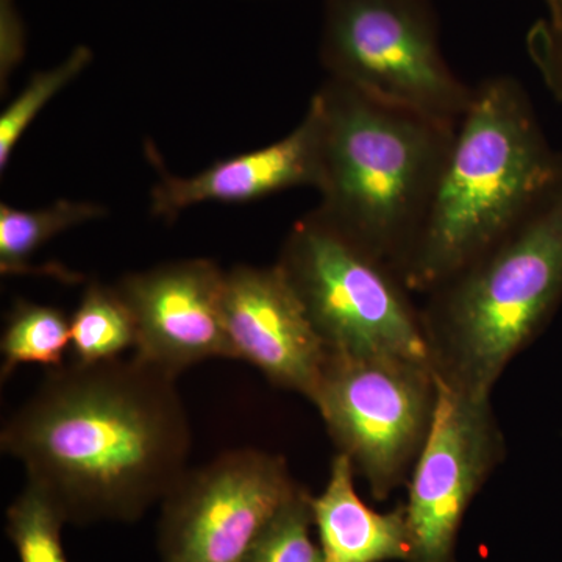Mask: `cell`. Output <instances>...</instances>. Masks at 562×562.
<instances>
[{
  "label": "cell",
  "instance_id": "obj_19",
  "mask_svg": "<svg viewBox=\"0 0 562 562\" xmlns=\"http://www.w3.org/2000/svg\"><path fill=\"white\" fill-rule=\"evenodd\" d=\"M312 497L301 486L265 528L244 562H324L321 546L312 538Z\"/></svg>",
  "mask_w": 562,
  "mask_h": 562
},
{
  "label": "cell",
  "instance_id": "obj_16",
  "mask_svg": "<svg viewBox=\"0 0 562 562\" xmlns=\"http://www.w3.org/2000/svg\"><path fill=\"white\" fill-rule=\"evenodd\" d=\"M70 347V317L55 306L20 299L7 314L0 341L2 382L21 364H41L55 369L65 366Z\"/></svg>",
  "mask_w": 562,
  "mask_h": 562
},
{
  "label": "cell",
  "instance_id": "obj_22",
  "mask_svg": "<svg viewBox=\"0 0 562 562\" xmlns=\"http://www.w3.org/2000/svg\"><path fill=\"white\" fill-rule=\"evenodd\" d=\"M543 2H546V3H547V2H550V0H543Z\"/></svg>",
  "mask_w": 562,
  "mask_h": 562
},
{
  "label": "cell",
  "instance_id": "obj_7",
  "mask_svg": "<svg viewBox=\"0 0 562 562\" xmlns=\"http://www.w3.org/2000/svg\"><path fill=\"white\" fill-rule=\"evenodd\" d=\"M312 402L373 498L408 484L438 402L431 366L390 355H328Z\"/></svg>",
  "mask_w": 562,
  "mask_h": 562
},
{
  "label": "cell",
  "instance_id": "obj_9",
  "mask_svg": "<svg viewBox=\"0 0 562 562\" xmlns=\"http://www.w3.org/2000/svg\"><path fill=\"white\" fill-rule=\"evenodd\" d=\"M505 457L491 395L457 390L438 379L430 432L408 480V562H457L465 512Z\"/></svg>",
  "mask_w": 562,
  "mask_h": 562
},
{
  "label": "cell",
  "instance_id": "obj_4",
  "mask_svg": "<svg viewBox=\"0 0 562 562\" xmlns=\"http://www.w3.org/2000/svg\"><path fill=\"white\" fill-rule=\"evenodd\" d=\"M425 295L436 375L491 395L562 303V177L516 227Z\"/></svg>",
  "mask_w": 562,
  "mask_h": 562
},
{
  "label": "cell",
  "instance_id": "obj_14",
  "mask_svg": "<svg viewBox=\"0 0 562 562\" xmlns=\"http://www.w3.org/2000/svg\"><path fill=\"white\" fill-rule=\"evenodd\" d=\"M105 214V206L99 203L69 199L38 210L0 203V272L3 277L40 276L32 260L46 244Z\"/></svg>",
  "mask_w": 562,
  "mask_h": 562
},
{
  "label": "cell",
  "instance_id": "obj_6",
  "mask_svg": "<svg viewBox=\"0 0 562 562\" xmlns=\"http://www.w3.org/2000/svg\"><path fill=\"white\" fill-rule=\"evenodd\" d=\"M319 60L333 81L454 125L475 91L443 57L431 0H324Z\"/></svg>",
  "mask_w": 562,
  "mask_h": 562
},
{
  "label": "cell",
  "instance_id": "obj_11",
  "mask_svg": "<svg viewBox=\"0 0 562 562\" xmlns=\"http://www.w3.org/2000/svg\"><path fill=\"white\" fill-rule=\"evenodd\" d=\"M224 322L235 360L312 402L328 351L276 265L225 272Z\"/></svg>",
  "mask_w": 562,
  "mask_h": 562
},
{
  "label": "cell",
  "instance_id": "obj_20",
  "mask_svg": "<svg viewBox=\"0 0 562 562\" xmlns=\"http://www.w3.org/2000/svg\"><path fill=\"white\" fill-rule=\"evenodd\" d=\"M547 16L527 36V50L547 90L562 102V0L546 3Z\"/></svg>",
  "mask_w": 562,
  "mask_h": 562
},
{
  "label": "cell",
  "instance_id": "obj_1",
  "mask_svg": "<svg viewBox=\"0 0 562 562\" xmlns=\"http://www.w3.org/2000/svg\"><path fill=\"white\" fill-rule=\"evenodd\" d=\"M176 380L136 355L49 369L3 424L0 447L68 522L138 519L188 471Z\"/></svg>",
  "mask_w": 562,
  "mask_h": 562
},
{
  "label": "cell",
  "instance_id": "obj_18",
  "mask_svg": "<svg viewBox=\"0 0 562 562\" xmlns=\"http://www.w3.org/2000/svg\"><path fill=\"white\" fill-rule=\"evenodd\" d=\"M66 522L49 495L27 484L7 512V535L21 562H68L61 542Z\"/></svg>",
  "mask_w": 562,
  "mask_h": 562
},
{
  "label": "cell",
  "instance_id": "obj_2",
  "mask_svg": "<svg viewBox=\"0 0 562 562\" xmlns=\"http://www.w3.org/2000/svg\"><path fill=\"white\" fill-rule=\"evenodd\" d=\"M562 177L527 90L512 76L482 81L458 122L427 221L398 276L412 292L450 279L530 213Z\"/></svg>",
  "mask_w": 562,
  "mask_h": 562
},
{
  "label": "cell",
  "instance_id": "obj_5",
  "mask_svg": "<svg viewBox=\"0 0 562 562\" xmlns=\"http://www.w3.org/2000/svg\"><path fill=\"white\" fill-rule=\"evenodd\" d=\"M276 266L328 355H390L432 368L422 312L398 273L313 211L294 222Z\"/></svg>",
  "mask_w": 562,
  "mask_h": 562
},
{
  "label": "cell",
  "instance_id": "obj_10",
  "mask_svg": "<svg viewBox=\"0 0 562 562\" xmlns=\"http://www.w3.org/2000/svg\"><path fill=\"white\" fill-rule=\"evenodd\" d=\"M225 271L209 258L165 262L114 286L135 317V355L179 376L210 358H233L224 322Z\"/></svg>",
  "mask_w": 562,
  "mask_h": 562
},
{
  "label": "cell",
  "instance_id": "obj_3",
  "mask_svg": "<svg viewBox=\"0 0 562 562\" xmlns=\"http://www.w3.org/2000/svg\"><path fill=\"white\" fill-rule=\"evenodd\" d=\"M310 102L322 128L321 201L313 213L398 273L427 221L457 125L330 79Z\"/></svg>",
  "mask_w": 562,
  "mask_h": 562
},
{
  "label": "cell",
  "instance_id": "obj_8",
  "mask_svg": "<svg viewBox=\"0 0 562 562\" xmlns=\"http://www.w3.org/2000/svg\"><path fill=\"white\" fill-rule=\"evenodd\" d=\"M301 490L280 454L222 453L187 471L162 501V562H244L284 503Z\"/></svg>",
  "mask_w": 562,
  "mask_h": 562
},
{
  "label": "cell",
  "instance_id": "obj_17",
  "mask_svg": "<svg viewBox=\"0 0 562 562\" xmlns=\"http://www.w3.org/2000/svg\"><path fill=\"white\" fill-rule=\"evenodd\" d=\"M92 58L94 52L90 47L77 46L54 68L33 74L20 95L3 110L0 116V171L9 168L18 143L38 117L41 110L69 87L91 65Z\"/></svg>",
  "mask_w": 562,
  "mask_h": 562
},
{
  "label": "cell",
  "instance_id": "obj_15",
  "mask_svg": "<svg viewBox=\"0 0 562 562\" xmlns=\"http://www.w3.org/2000/svg\"><path fill=\"white\" fill-rule=\"evenodd\" d=\"M135 317L116 290L101 281L85 288L79 306L70 316V350L81 364L116 360L135 349Z\"/></svg>",
  "mask_w": 562,
  "mask_h": 562
},
{
  "label": "cell",
  "instance_id": "obj_13",
  "mask_svg": "<svg viewBox=\"0 0 562 562\" xmlns=\"http://www.w3.org/2000/svg\"><path fill=\"white\" fill-rule=\"evenodd\" d=\"M355 475L350 458L336 453L327 486L312 497L324 562H408L405 506L391 513L373 512L355 490Z\"/></svg>",
  "mask_w": 562,
  "mask_h": 562
},
{
  "label": "cell",
  "instance_id": "obj_21",
  "mask_svg": "<svg viewBox=\"0 0 562 562\" xmlns=\"http://www.w3.org/2000/svg\"><path fill=\"white\" fill-rule=\"evenodd\" d=\"M25 52V25L16 0H0V79L9 83Z\"/></svg>",
  "mask_w": 562,
  "mask_h": 562
},
{
  "label": "cell",
  "instance_id": "obj_12",
  "mask_svg": "<svg viewBox=\"0 0 562 562\" xmlns=\"http://www.w3.org/2000/svg\"><path fill=\"white\" fill-rule=\"evenodd\" d=\"M147 154L160 176L150 191V213L169 224L184 211L203 203L236 205L294 188L316 190L322 165L319 113L310 102L301 124L277 143L216 161L191 177L166 171L160 155L150 144Z\"/></svg>",
  "mask_w": 562,
  "mask_h": 562
}]
</instances>
